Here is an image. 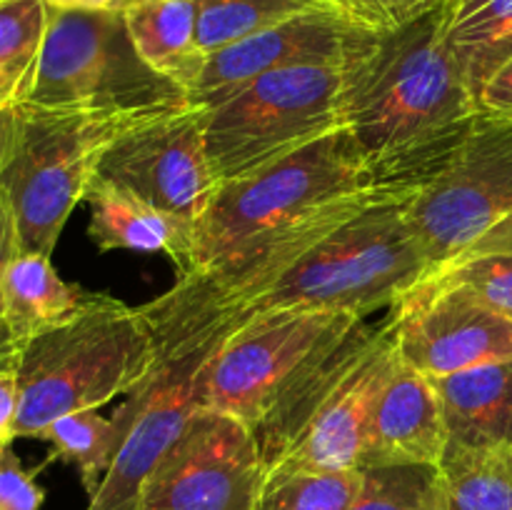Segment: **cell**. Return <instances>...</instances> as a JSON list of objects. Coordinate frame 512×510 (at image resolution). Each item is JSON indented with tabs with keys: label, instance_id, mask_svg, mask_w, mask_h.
Wrapping results in <instances>:
<instances>
[{
	"label": "cell",
	"instance_id": "cell-22",
	"mask_svg": "<svg viewBox=\"0 0 512 510\" xmlns=\"http://www.w3.org/2000/svg\"><path fill=\"white\" fill-rule=\"evenodd\" d=\"M438 468L448 510H512V445L448 443Z\"/></svg>",
	"mask_w": 512,
	"mask_h": 510
},
{
	"label": "cell",
	"instance_id": "cell-14",
	"mask_svg": "<svg viewBox=\"0 0 512 510\" xmlns=\"http://www.w3.org/2000/svg\"><path fill=\"white\" fill-rule=\"evenodd\" d=\"M395 358L398 350L385 318L353 365L310 405L303 425L285 445L280 458L265 470V478L283 473L360 470L375 398Z\"/></svg>",
	"mask_w": 512,
	"mask_h": 510
},
{
	"label": "cell",
	"instance_id": "cell-13",
	"mask_svg": "<svg viewBox=\"0 0 512 510\" xmlns=\"http://www.w3.org/2000/svg\"><path fill=\"white\" fill-rule=\"evenodd\" d=\"M208 350L210 345L185 358L163 360L153 375L125 398L113 415L123 433L118 455L85 510H138L145 480L198 410L195 378Z\"/></svg>",
	"mask_w": 512,
	"mask_h": 510
},
{
	"label": "cell",
	"instance_id": "cell-23",
	"mask_svg": "<svg viewBox=\"0 0 512 510\" xmlns=\"http://www.w3.org/2000/svg\"><path fill=\"white\" fill-rule=\"evenodd\" d=\"M48 30L43 0H0V113L28 103Z\"/></svg>",
	"mask_w": 512,
	"mask_h": 510
},
{
	"label": "cell",
	"instance_id": "cell-1",
	"mask_svg": "<svg viewBox=\"0 0 512 510\" xmlns=\"http://www.w3.org/2000/svg\"><path fill=\"white\" fill-rule=\"evenodd\" d=\"M458 0L370 33L345 63L343 128L373 183L413 195L458 153L480 108L448 45Z\"/></svg>",
	"mask_w": 512,
	"mask_h": 510
},
{
	"label": "cell",
	"instance_id": "cell-37",
	"mask_svg": "<svg viewBox=\"0 0 512 510\" xmlns=\"http://www.w3.org/2000/svg\"><path fill=\"white\" fill-rule=\"evenodd\" d=\"M500 223L508 225V228H512V215H508V218H505V220H500Z\"/></svg>",
	"mask_w": 512,
	"mask_h": 510
},
{
	"label": "cell",
	"instance_id": "cell-24",
	"mask_svg": "<svg viewBox=\"0 0 512 510\" xmlns=\"http://www.w3.org/2000/svg\"><path fill=\"white\" fill-rule=\"evenodd\" d=\"M440 278L465 290L512 320V228L498 223L475 243L455 253L438 268Z\"/></svg>",
	"mask_w": 512,
	"mask_h": 510
},
{
	"label": "cell",
	"instance_id": "cell-6",
	"mask_svg": "<svg viewBox=\"0 0 512 510\" xmlns=\"http://www.w3.org/2000/svg\"><path fill=\"white\" fill-rule=\"evenodd\" d=\"M28 103L135 120L183 108L190 98L140 58L120 10L48 5V30Z\"/></svg>",
	"mask_w": 512,
	"mask_h": 510
},
{
	"label": "cell",
	"instance_id": "cell-32",
	"mask_svg": "<svg viewBox=\"0 0 512 510\" xmlns=\"http://www.w3.org/2000/svg\"><path fill=\"white\" fill-rule=\"evenodd\" d=\"M480 113L512 115V55L495 68L478 93Z\"/></svg>",
	"mask_w": 512,
	"mask_h": 510
},
{
	"label": "cell",
	"instance_id": "cell-29",
	"mask_svg": "<svg viewBox=\"0 0 512 510\" xmlns=\"http://www.w3.org/2000/svg\"><path fill=\"white\" fill-rule=\"evenodd\" d=\"M433 0H335L333 8L365 30H390L415 18Z\"/></svg>",
	"mask_w": 512,
	"mask_h": 510
},
{
	"label": "cell",
	"instance_id": "cell-21",
	"mask_svg": "<svg viewBox=\"0 0 512 510\" xmlns=\"http://www.w3.org/2000/svg\"><path fill=\"white\" fill-rule=\"evenodd\" d=\"M448 45L478 100L485 80L512 55V0H458Z\"/></svg>",
	"mask_w": 512,
	"mask_h": 510
},
{
	"label": "cell",
	"instance_id": "cell-18",
	"mask_svg": "<svg viewBox=\"0 0 512 510\" xmlns=\"http://www.w3.org/2000/svg\"><path fill=\"white\" fill-rule=\"evenodd\" d=\"M448 443L465 448L512 445V358L430 378Z\"/></svg>",
	"mask_w": 512,
	"mask_h": 510
},
{
	"label": "cell",
	"instance_id": "cell-20",
	"mask_svg": "<svg viewBox=\"0 0 512 510\" xmlns=\"http://www.w3.org/2000/svg\"><path fill=\"white\" fill-rule=\"evenodd\" d=\"M123 18L140 58L190 98L208 58L198 45L195 0H145L123 10Z\"/></svg>",
	"mask_w": 512,
	"mask_h": 510
},
{
	"label": "cell",
	"instance_id": "cell-26",
	"mask_svg": "<svg viewBox=\"0 0 512 510\" xmlns=\"http://www.w3.org/2000/svg\"><path fill=\"white\" fill-rule=\"evenodd\" d=\"M348 510H448L438 463H383L360 468Z\"/></svg>",
	"mask_w": 512,
	"mask_h": 510
},
{
	"label": "cell",
	"instance_id": "cell-19",
	"mask_svg": "<svg viewBox=\"0 0 512 510\" xmlns=\"http://www.w3.org/2000/svg\"><path fill=\"white\" fill-rule=\"evenodd\" d=\"M90 293L65 283L50 263V255L15 253L3 273L5 323L15 348L23 350L38 335L73 318Z\"/></svg>",
	"mask_w": 512,
	"mask_h": 510
},
{
	"label": "cell",
	"instance_id": "cell-16",
	"mask_svg": "<svg viewBox=\"0 0 512 510\" xmlns=\"http://www.w3.org/2000/svg\"><path fill=\"white\" fill-rule=\"evenodd\" d=\"M445 445L448 430L433 380L398 355L375 398L363 465L440 463Z\"/></svg>",
	"mask_w": 512,
	"mask_h": 510
},
{
	"label": "cell",
	"instance_id": "cell-25",
	"mask_svg": "<svg viewBox=\"0 0 512 510\" xmlns=\"http://www.w3.org/2000/svg\"><path fill=\"white\" fill-rule=\"evenodd\" d=\"M38 438L53 448L55 458L78 468L85 493L93 495L118 455L123 433L98 410H78L45 425Z\"/></svg>",
	"mask_w": 512,
	"mask_h": 510
},
{
	"label": "cell",
	"instance_id": "cell-34",
	"mask_svg": "<svg viewBox=\"0 0 512 510\" xmlns=\"http://www.w3.org/2000/svg\"><path fill=\"white\" fill-rule=\"evenodd\" d=\"M43 3L63 10H120L123 0H43Z\"/></svg>",
	"mask_w": 512,
	"mask_h": 510
},
{
	"label": "cell",
	"instance_id": "cell-35",
	"mask_svg": "<svg viewBox=\"0 0 512 510\" xmlns=\"http://www.w3.org/2000/svg\"><path fill=\"white\" fill-rule=\"evenodd\" d=\"M138 3H145V0H123V5H120V13L128 8H133V5H138Z\"/></svg>",
	"mask_w": 512,
	"mask_h": 510
},
{
	"label": "cell",
	"instance_id": "cell-11",
	"mask_svg": "<svg viewBox=\"0 0 512 510\" xmlns=\"http://www.w3.org/2000/svg\"><path fill=\"white\" fill-rule=\"evenodd\" d=\"M95 175L198 225L220 188L205 148V110L183 105L125 125Z\"/></svg>",
	"mask_w": 512,
	"mask_h": 510
},
{
	"label": "cell",
	"instance_id": "cell-2",
	"mask_svg": "<svg viewBox=\"0 0 512 510\" xmlns=\"http://www.w3.org/2000/svg\"><path fill=\"white\" fill-rule=\"evenodd\" d=\"M378 328L328 310H273L245 320L200 363L198 408L248 423L268 465L303 405L358 358Z\"/></svg>",
	"mask_w": 512,
	"mask_h": 510
},
{
	"label": "cell",
	"instance_id": "cell-15",
	"mask_svg": "<svg viewBox=\"0 0 512 510\" xmlns=\"http://www.w3.org/2000/svg\"><path fill=\"white\" fill-rule=\"evenodd\" d=\"M373 30H365L330 5H318L260 30L205 58L190 90V105L210 108L260 75L295 65H345Z\"/></svg>",
	"mask_w": 512,
	"mask_h": 510
},
{
	"label": "cell",
	"instance_id": "cell-4",
	"mask_svg": "<svg viewBox=\"0 0 512 510\" xmlns=\"http://www.w3.org/2000/svg\"><path fill=\"white\" fill-rule=\"evenodd\" d=\"M408 198L388 193L358 210L255 295L228 333L273 310H328L368 318L375 310L393 308L433 270L405 215Z\"/></svg>",
	"mask_w": 512,
	"mask_h": 510
},
{
	"label": "cell",
	"instance_id": "cell-17",
	"mask_svg": "<svg viewBox=\"0 0 512 510\" xmlns=\"http://www.w3.org/2000/svg\"><path fill=\"white\" fill-rule=\"evenodd\" d=\"M85 203L90 208L88 235L98 250H138L163 253L188 273L195 253V225L130 190L95 175L88 185Z\"/></svg>",
	"mask_w": 512,
	"mask_h": 510
},
{
	"label": "cell",
	"instance_id": "cell-28",
	"mask_svg": "<svg viewBox=\"0 0 512 510\" xmlns=\"http://www.w3.org/2000/svg\"><path fill=\"white\" fill-rule=\"evenodd\" d=\"M360 488V470L268 475L253 510H348Z\"/></svg>",
	"mask_w": 512,
	"mask_h": 510
},
{
	"label": "cell",
	"instance_id": "cell-31",
	"mask_svg": "<svg viewBox=\"0 0 512 510\" xmlns=\"http://www.w3.org/2000/svg\"><path fill=\"white\" fill-rule=\"evenodd\" d=\"M18 253V245H15V228L13 218H10V210L5 205L3 190H0V368L5 365L18 363L20 350L15 348L13 338H10L8 323H5V303H3V273L5 265L13 255Z\"/></svg>",
	"mask_w": 512,
	"mask_h": 510
},
{
	"label": "cell",
	"instance_id": "cell-5",
	"mask_svg": "<svg viewBox=\"0 0 512 510\" xmlns=\"http://www.w3.org/2000/svg\"><path fill=\"white\" fill-rule=\"evenodd\" d=\"M135 120L33 103L0 113V190L18 253L53 255L70 213L98 173L103 150Z\"/></svg>",
	"mask_w": 512,
	"mask_h": 510
},
{
	"label": "cell",
	"instance_id": "cell-9",
	"mask_svg": "<svg viewBox=\"0 0 512 510\" xmlns=\"http://www.w3.org/2000/svg\"><path fill=\"white\" fill-rule=\"evenodd\" d=\"M433 268L512 215V115L480 113L458 153L405 200Z\"/></svg>",
	"mask_w": 512,
	"mask_h": 510
},
{
	"label": "cell",
	"instance_id": "cell-10",
	"mask_svg": "<svg viewBox=\"0 0 512 510\" xmlns=\"http://www.w3.org/2000/svg\"><path fill=\"white\" fill-rule=\"evenodd\" d=\"M263 478L253 428L235 415L198 408L145 480L138 510H253Z\"/></svg>",
	"mask_w": 512,
	"mask_h": 510
},
{
	"label": "cell",
	"instance_id": "cell-30",
	"mask_svg": "<svg viewBox=\"0 0 512 510\" xmlns=\"http://www.w3.org/2000/svg\"><path fill=\"white\" fill-rule=\"evenodd\" d=\"M45 493L13 448L0 450V510H40Z\"/></svg>",
	"mask_w": 512,
	"mask_h": 510
},
{
	"label": "cell",
	"instance_id": "cell-12",
	"mask_svg": "<svg viewBox=\"0 0 512 510\" xmlns=\"http://www.w3.org/2000/svg\"><path fill=\"white\" fill-rule=\"evenodd\" d=\"M400 360L428 378L512 358V320L430 270L388 313Z\"/></svg>",
	"mask_w": 512,
	"mask_h": 510
},
{
	"label": "cell",
	"instance_id": "cell-33",
	"mask_svg": "<svg viewBox=\"0 0 512 510\" xmlns=\"http://www.w3.org/2000/svg\"><path fill=\"white\" fill-rule=\"evenodd\" d=\"M20 408L18 363L0 368V450L15 440V420Z\"/></svg>",
	"mask_w": 512,
	"mask_h": 510
},
{
	"label": "cell",
	"instance_id": "cell-36",
	"mask_svg": "<svg viewBox=\"0 0 512 510\" xmlns=\"http://www.w3.org/2000/svg\"><path fill=\"white\" fill-rule=\"evenodd\" d=\"M310 3H315V5H330V8H333L335 0H310Z\"/></svg>",
	"mask_w": 512,
	"mask_h": 510
},
{
	"label": "cell",
	"instance_id": "cell-3",
	"mask_svg": "<svg viewBox=\"0 0 512 510\" xmlns=\"http://www.w3.org/2000/svg\"><path fill=\"white\" fill-rule=\"evenodd\" d=\"M158 365V340L143 308L90 293L73 318L20 350L15 438H38L60 415L130 395Z\"/></svg>",
	"mask_w": 512,
	"mask_h": 510
},
{
	"label": "cell",
	"instance_id": "cell-7",
	"mask_svg": "<svg viewBox=\"0 0 512 510\" xmlns=\"http://www.w3.org/2000/svg\"><path fill=\"white\" fill-rule=\"evenodd\" d=\"M365 190L383 188L365 170L348 130H335L248 178L220 185L195 225V253L188 273L210 268L235 250Z\"/></svg>",
	"mask_w": 512,
	"mask_h": 510
},
{
	"label": "cell",
	"instance_id": "cell-27",
	"mask_svg": "<svg viewBox=\"0 0 512 510\" xmlns=\"http://www.w3.org/2000/svg\"><path fill=\"white\" fill-rule=\"evenodd\" d=\"M310 8L318 5L310 0H195L198 45L210 55Z\"/></svg>",
	"mask_w": 512,
	"mask_h": 510
},
{
	"label": "cell",
	"instance_id": "cell-8",
	"mask_svg": "<svg viewBox=\"0 0 512 510\" xmlns=\"http://www.w3.org/2000/svg\"><path fill=\"white\" fill-rule=\"evenodd\" d=\"M343 80L345 65H295L203 108L215 180L248 178L343 128Z\"/></svg>",
	"mask_w": 512,
	"mask_h": 510
}]
</instances>
